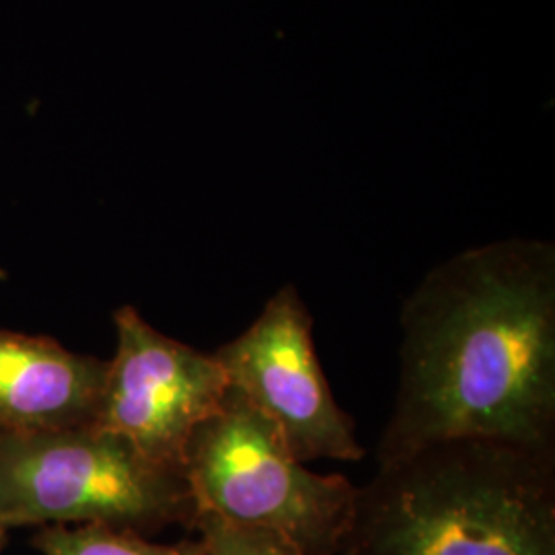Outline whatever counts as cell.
<instances>
[{"mask_svg":"<svg viewBox=\"0 0 555 555\" xmlns=\"http://www.w3.org/2000/svg\"><path fill=\"white\" fill-rule=\"evenodd\" d=\"M378 465L451 438L555 447V249L508 238L420 280L399 313Z\"/></svg>","mask_w":555,"mask_h":555,"instance_id":"cell-1","label":"cell"},{"mask_svg":"<svg viewBox=\"0 0 555 555\" xmlns=\"http://www.w3.org/2000/svg\"><path fill=\"white\" fill-rule=\"evenodd\" d=\"M198 504L183 469L160 465L98 426L0 430V525H105L157 535L196 531Z\"/></svg>","mask_w":555,"mask_h":555,"instance_id":"cell-3","label":"cell"},{"mask_svg":"<svg viewBox=\"0 0 555 555\" xmlns=\"http://www.w3.org/2000/svg\"><path fill=\"white\" fill-rule=\"evenodd\" d=\"M7 531H9V529H4V527L0 525V552H2L4 543H7Z\"/></svg>","mask_w":555,"mask_h":555,"instance_id":"cell-10","label":"cell"},{"mask_svg":"<svg viewBox=\"0 0 555 555\" xmlns=\"http://www.w3.org/2000/svg\"><path fill=\"white\" fill-rule=\"evenodd\" d=\"M196 531L206 543V555H305L286 537L235 525L208 513H199Z\"/></svg>","mask_w":555,"mask_h":555,"instance_id":"cell-9","label":"cell"},{"mask_svg":"<svg viewBox=\"0 0 555 555\" xmlns=\"http://www.w3.org/2000/svg\"><path fill=\"white\" fill-rule=\"evenodd\" d=\"M105 377L107 360L75 354L50 337L0 330V430L93 426Z\"/></svg>","mask_w":555,"mask_h":555,"instance_id":"cell-7","label":"cell"},{"mask_svg":"<svg viewBox=\"0 0 555 555\" xmlns=\"http://www.w3.org/2000/svg\"><path fill=\"white\" fill-rule=\"evenodd\" d=\"M183 474L198 515L272 531L305 555L341 554L358 486L341 474L307 469L233 385L188 440Z\"/></svg>","mask_w":555,"mask_h":555,"instance_id":"cell-4","label":"cell"},{"mask_svg":"<svg viewBox=\"0 0 555 555\" xmlns=\"http://www.w3.org/2000/svg\"><path fill=\"white\" fill-rule=\"evenodd\" d=\"M339 555H555V447L451 438L378 465Z\"/></svg>","mask_w":555,"mask_h":555,"instance_id":"cell-2","label":"cell"},{"mask_svg":"<svg viewBox=\"0 0 555 555\" xmlns=\"http://www.w3.org/2000/svg\"><path fill=\"white\" fill-rule=\"evenodd\" d=\"M212 354L300 463H354L364 456L357 424L339 408L323 373L311 311L293 284L268 298L258 319Z\"/></svg>","mask_w":555,"mask_h":555,"instance_id":"cell-5","label":"cell"},{"mask_svg":"<svg viewBox=\"0 0 555 555\" xmlns=\"http://www.w3.org/2000/svg\"><path fill=\"white\" fill-rule=\"evenodd\" d=\"M43 555H206L204 539L155 543L149 537L105 525H48L31 539Z\"/></svg>","mask_w":555,"mask_h":555,"instance_id":"cell-8","label":"cell"},{"mask_svg":"<svg viewBox=\"0 0 555 555\" xmlns=\"http://www.w3.org/2000/svg\"><path fill=\"white\" fill-rule=\"evenodd\" d=\"M118 348L93 426L134 444L160 465L183 469L194 430L212 416L231 383L215 354L199 352L149 325L134 307L114 315Z\"/></svg>","mask_w":555,"mask_h":555,"instance_id":"cell-6","label":"cell"}]
</instances>
